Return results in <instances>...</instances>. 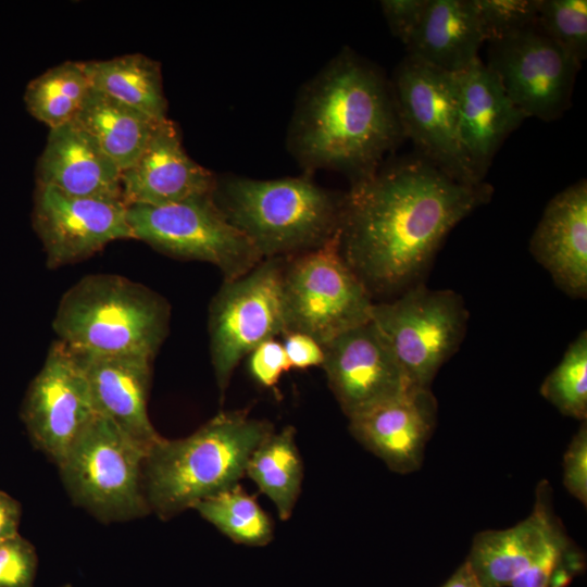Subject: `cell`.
<instances>
[{"instance_id":"obj_1","label":"cell","mask_w":587,"mask_h":587,"mask_svg":"<svg viewBox=\"0 0 587 587\" xmlns=\"http://www.w3.org/2000/svg\"><path fill=\"white\" fill-rule=\"evenodd\" d=\"M492 196L419 157L382 164L345 192L340 252L372 297L422 283L446 236Z\"/></svg>"},{"instance_id":"obj_2","label":"cell","mask_w":587,"mask_h":587,"mask_svg":"<svg viewBox=\"0 0 587 587\" xmlns=\"http://www.w3.org/2000/svg\"><path fill=\"white\" fill-rule=\"evenodd\" d=\"M390 82L344 48L299 91L287 148L305 174L334 170L357 180L403 139Z\"/></svg>"},{"instance_id":"obj_3","label":"cell","mask_w":587,"mask_h":587,"mask_svg":"<svg viewBox=\"0 0 587 587\" xmlns=\"http://www.w3.org/2000/svg\"><path fill=\"white\" fill-rule=\"evenodd\" d=\"M273 430L268 421L235 410L220 412L186 437H161L143 461L150 512L167 521L239 484L252 452Z\"/></svg>"},{"instance_id":"obj_4","label":"cell","mask_w":587,"mask_h":587,"mask_svg":"<svg viewBox=\"0 0 587 587\" xmlns=\"http://www.w3.org/2000/svg\"><path fill=\"white\" fill-rule=\"evenodd\" d=\"M212 199L263 259L319 248L339 234L345 192L317 185L310 174L276 179L216 175Z\"/></svg>"},{"instance_id":"obj_5","label":"cell","mask_w":587,"mask_h":587,"mask_svg":"<svg viewBox=\"0 0 587 587\" xmlns=\"http://www.w3.org/2000/svg\"><path fill=\"white\" fill-rule=\"evenodd\" d=\"M170 319L168 302L147 286L116 274H92L62 296L52 328L75 351L154 359Z\"/></svg>"},{"instance_id":"obj_6","label":"cell","mask_w":587,"mask_h":587,"mask_svg":"<svg viewBox=\"0 0 587 587\" xmlns=\"http://www.w3.org/2000/svg\"><path fill=\"white\" fill-rule=\"evenodd\" d=\"M146 452L112 421L95 414L58 465L72 501L100 522L150 513L143 489Z\"/></svg>"},{"instance_id":"obj_7","label":"cell","mask_w":587,"mask_h":587,"mask_svg":"<svg viewBox=\"0 0 587 587\" xmlns=\"http://www.w3.org/2000/svg\"><path fill=\"white\" fill-rule=\"evenodd\" d=\"M283 299L286 333L305 334L321 346L371 321L374 304L340 252L339 234L319 248L284 258Z\"/></svg>"},{"instance_id":"obj_8","label":"cell","mask_w":587,"mask_h":587,"mask_svg":"<svg viewBox=\"0 0 587 587\" xmlns=\"http://www.w3.org/2000/svg\"><path fill=\"white\" fill-rule=\"evenodd\" d=\"M371 320L395 353L412 388H429L459 349L469 312L453 290L419 283L392 301L373 304Z\"/></svg>"},{"instance_id":"obj_9","label":"cell","mask_w":587,"mask_h":587,"mask_svg":"<svg viewBox=\"0 0 587 587\" xmlns=\"http://www.w3.org/2000/svg\"><path fill=\"white\" fill-rule=\"evenodd\" d=\"M126 207L135 239L173 258L211 263L224 280L245 275L263 260L216 207L212 193L165 205Z\"/></svg>"},{"instance_id":"obj_10","label":"cell","mask_w":587,"mask_h":587,"mask_svg":"<svg viewBox=\"0 0 587 587\" xmlns=\"http://www.w3.org/2000/svg\"><path fill=\"white\" fill-rule=\"evenodd\" d=\"M284 258L263 259L245 275L223 280L209 305L210 354L221 399L240 360L286 333Z\"/></svg>"},{"instance_id":"obj_11","label":"cell","mask_w":587,"mask_h":587,"mask_svg":"<svg viewBox=\"0 0 587 587\" xmlns=\"http://www.w3.org/2000/svg\"><path fill=\"white\" fill-rule=\"evenodd\" d=\"M390 84L404 137L412 140L419 155L457 182L484 183L461 142L454 74L407 54Z\"/></svg>"},{"instance_id":"obj_12","label":"cell","mask_w":587,"mask_h":587,"mask_svg":"<svg viewBox=\"0 0 587 587\" xmlns=\"http://www.w3.org/2000/svg\"><path fill=\"white\" fill-rule=\"evenodd\" d=\"M489 68L526 118L558 120L571 105L582 63L536 24L490 42Z\"/></svg>"},{"instance_id":"obj_13","label":"cell","mask_w":587,"mask_h":587,"mask_svg":"<svg viewBox=\"0 0 587 587\" xmlns=\"http://www.w3.org/2000/svg\"><path fill=\"white\" fill-rule=\"evenodd\" d=\"M96 414L85 373L74 351L54 340L22 403L32 444L57 466Z\"/></svg>"},{"instance_id":"obj_14","label":"cell","mask_w":587,"mask_h":587,"mask_svg":"<svg viewBox=\"0 0 587 587\" xmlns=\"http://www.w3.org/2000/svg\"><path fill=\"white\" fill-rule=\"evenodd\" d=\"M33 227L57 268L85 260L115 240L135 239L123 201L73 197L36 185Z\"/></svg>"},{"instance_id":"obj_15","label":"cell","mask_w":587,"mask_h":587,"mask_svg":"<svg viewBox=\"0 0 587 587\" xmlns=\"http://www.w3.org/2000/svg\"><path fill=\"white\" fill-rule=\"evenodd\" d=\"M322 347L327 384L348 419L413 389L372 320Z\"/></svg>"},{"instance_id":"obj_16","label":"cell","mask_w":587,"mask_h":587,"mask_svg":"<svg viewBox=\"0 0 587 587\" xmlns=\"http://www.w3.org/2000/svg\"><path fill=\"white\" fill-rule=\"evenodd\" d=\"M437 409L430 388H413L348 419L349 430L389 470L408 474L422 465Z\"/></svg>"},{"instance_id":"obj_17","label":"cell","mask_w":587,"mask_h":587,"mask_svg":"<svg viewBox=\"0 0 587 587\" xmlns=\"http://www.w3.org/2000/svg\"><path fill=\"white\" fill-rule=\"evenodd\" d=\"M216 174L186 152L178 126L162 121L136 162L122 171L126 205H165L211 195Z\"/></svg>"},{"instance_id":"obj_18","label":"cell","mask_w":587,"mask_h":587,"mask_svg":"<svg viewBox=\"0 0 587 587\" xmlns=\"http://www.w3.org/2000/svg\"><path fill=\"white\" fill-rule=\"evenodd\" d=\"M73 351L85 373L95 412L112 421L147 453L162 437L148 414L153 359Z\"/></svg>"},{"instance_id":"obj_19","label":"cell","mask_w":587,"mask_h":587,"mask_svg":"<svg viewBox=\"0 0 587 587\" xmlns=\"http://www.w3.org/2000/svg\"><path fill=\"white\" fill-rule=\"evenodd\" d=\"M529 252L555 286L575 299L587 295V182L560 191L546 205Z\"/></svg>"},{"instance_id":"obj_20","label":"cell","mask_w":587,"mask_h":587,"mask_svg":"<svg viewBox=\"0 0 587 587\" xmlns=\"http://www.w3.org/2000/svg\"><path fill=\"white\" fill-rule=\"evenodd\" d=\"M462 146L482 179L507 137L526 118L479 58L454 74Z\"/></svg>"},{"instance_id":"obj_21","label":"cell","mask_w":587,"mask_h":587,"mask_svg":"<svg viewBox=\"0 0 587 587\" xmlns=\"http://www.w3.org/2000/svg\"><path fill=\"white\" fill-rule=\"evenodd\" d=\"M121 174L92 137L68 123L49 129L37 162L36 185L73 197L123 201Z\"/></svg>"},{"instance_id":"obj_22","label":"cell","mask_w":587,"mask_h":587,"mask_svg":"<svg viewBox=\"0 0 587 587\" xmlns=\"http://www.w3.org/2000/svg\"><path fill=\"white\" fill-rule=\"evenodd\" d=\"M546 486L538 487L537 501L528 517L510 528L475 535L465 562L480 587L510 586L559 527L547 491L544 496Z\"/></svg>"},{"instance_id":"obj_23","label":"cell","mask_w":587,"mask_h":587,"mask_svg":"<svg viewBox=\"0 0 587 587\" xmlns=\"http://www.w3.org/2000/svg\"><path fill=\"white\" fill-rule=\"evenodd\" d=\"M483 42L474 0H428L405 48L408 55L458 74L478 59Z\"/></svg>"},{"instance_id":"obj_24","label":"cell","mask_w":587,"mask_h":587,"mask_svg":"<svg viewBox=\"0 0 587 587\" xmlns=\"http://www.w3.org/2000/svg\"><path fill=\"white\" fill-rule=\"evenodd\" d=\"M161 122L91 87L71 123L92 137L124 171L140 157Z\"/></svg>"},{"instance_id":"obj_25","label":"cell","mask_w":587,"mask_h":587,"mask_svg":"<svg viewBox=\"0 0 587 587\" xmlns=\"http://www.w3.org/2000/svg\"><path fill=\"white\" fill-rule=\"evenodd\" d=\"M82 64L93 89L157 121L167 118V102L158 61L141 53H132Z\"/></svg>"},{"instance_id":"obj_26","label":"cell","mask_w":587,"mask_h":587,"mask_svg":"<svg viewBox=\"0 0 587 587\" xmlns=\"http://www.w3.org/2000/svg\"><path fill=\"white\" fill-rule=\"evenodd\" d=\"M249 477L287 521L297 504L303 482V462L292 426L273 430L252 452L246 469Z\"/></svg>"},{"instance_id":"obj_27","label":"cell","mask_w":587,"mask_h":587,"mask_svg":"<svg viewBox=\"0 0 587 587\" xmlns=\"http://www.w3.org/2000/svg\"><path fill=\"white\" fill-rule=\"evenodd\" d=\"M90 90L82 62L66 61L32 79L24 101L32 116L52 129L73 122Z\"/></svg>"},{"instance_id":"obj_28","label":"cell","mask_w":587,"mask_h":587,"mask_svg":"<svg viewBox=\"0 0 587 587\" xmlns=\"http://www.w3.org/2000/svg\"><path fill=\"white\" fill-rule=\"evenodd\" d=\"M192 510L235 544L264 547L273 539L272 519L240 483L198 502Z\"/></svg>"},{"instance_id":"obj_29","label":"cell","mask_w":587,"mask_h":587,"mask_svg":"<svg viewBox=\"0 0 587 587\" xmlns=\"http://www.w3.org/2000/svg\"><path fill=\"white\" fill-rule=\"evenodd\" d=\"M540 395L563 415L587 417V333L580 332L569 345L559 364L547 375Z\"/></svg>"},{"instance_id":"obj_30","label":"cell","mask_w":587,"mask_h":587,"mask_svg":"<svg viewBox=\"0 0 587 587\" xmlns=\"http://www.w3.org/2000/svg\"><path fill=\"white\" fill-rule=\"evenodd\" d=\"M538 27L580 63L587 55V1L539 0Z\"/></svg>"},{"instance_id":"obj_31","label":"cell","mask_w":587,"mask_h":587,"mask_svg":"<svg viewBox=\"0 0 587 587\" xmlns=\"http://www.w3.org/2000/svg\"><path fill=\"white\" fill-rule=\"evenodd\" d=\"M484 41L496 42L536 24L539 0H474Z\"/></svg>"},{"instance_id":"obj_32","label":"cell","mask_w":587,"mask_h":587,"mask_svg":"<svg viewBox=\"0 0 587 587\" xmlns=\"http://www.w3.org/2000/svg\"><path fill=\"white\" fill-rule=\"evenodd\" d=\"M37 566L35 547L20 534L0 540V587H34Z\"/></svg>"},{"instance_id":"obj_33","label":"cell","mask_w":587,"mask_h":587,"mask_svg":"<svg viewBox=\"0 0 587 587\" xmlns=\"http://www.w3.org/2000/svg\"><path fill=\"white\" fill-rule=\"evenodd\" d=\"M567 551V539L558 527L510 587H552Z\"/></svg>"},{"instance_id":"obj_34","label":"cell","mask_w":587,"mask_h":587,"mask_svg":"<svg viewBox=\"0 0 587 587\" xmlns=\"http://www.w3.org/2000/svg\"><path fill=\"white\" fill-rule=\"evenodd\" d=\"M290 369L283 344L275 338L263 341L249 353V373L264 388L275 387Z\"/></svg>"},{"instance_id":"obj_35","label":"cell","mask_w":587,"mask_h":587,"mask_svg":"<svg viewBox=\"0 0 587 587\" xmlns=\"http://www.w3.org/2000/svg\"><path fill=\"white\" fill-rule=\"evenodd\" d=\"M563 484L571 496L587 503V424L583 421L563 458Z\"/></svg>"},{"instance_id":"obj_36","label":"cell","mask_w":587,"mask_h":587,"mask_svg":"<svg viewBox=\"0 0 587 587\" xmlns=\"http://www.w3.org/2000/svg\"><path fill=\"white\" fill-rule=\"evenodd\" d=\"M428 0H383L380 9L391 34L404 46L417 28Z\"/></svg>"},{"instance_id":"obj_37","label":"cell","mask_w":587,"mask_h":587,"mask_svg":"<svg viewBox=\"0 0 587 587\" xmlns=\"http://www.w3.org/2000/svg\"><path fill=\"white\" fill-rule=\"evenodd\" d=\"M283 337V347L291 369L305 370L322 366L324 351L315 339L296 332L286 333Z\"/></svg>"},{"instance_id":"obj_38","label":"cell","mask_w":587,"mask_h":587,"mask_svg":"<svg viewBox=\"0 0 587 587\" xmlns=\"http://www.w3.org/2000/svg\"><path fill=\"white\" fill-rule=\"evenodd\" d=\"M21 516V503L0 490V540L18 534Z\"/></svg>"},{"instance_id":"obj_39","label":"cell","mask_w":587,"mask_h":587,"mask_svg":"<svg viewBox=\"0 0 587 587\" xmlns=\"http://www.w3.org/2000/svg\"><path fill=\"white\" fill-rule=\"evenodd\" d=\"M441 587H480V585L469 564L464 562Z\"/></svg>"},{"instance_id":"obj_40","label":"cell","mask_w":587,"mask_h":587,"mask_svg":"<svg viewBox=\"0 0 587 587\" xmlns=\"http://www.w3.org/2000/svg\"><path fill=\"white\" fill-rule=\"evenodd\" d=\"M60 587H72V585L71 584H64V585H62Z\"/></svg>"}]
</instances>
